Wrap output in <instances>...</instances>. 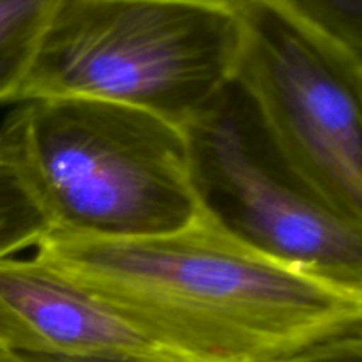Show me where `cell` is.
I'll return each instance as SVG.
<instances>
[{
	"label": "cell",
	"instance_id": "6",
	"mask_svg": "<svg viewBox=\"0 0 362 362\" xmlns=\"http://www.w3.org/2000/svg\"><path fill=\"white\" fill-rule=\"evenodd\" d=\"M0 349L55 359L168 362L110 308L21 255L0 260Z\"/></svg>",
	"mask_w": 362,
	"mask_h": 362
},
{
	"label": "cell",
	"instance_id": "1",
	"mask_svg": "<svg viewBox=\"0 0 362 362\" xmlns=\"http://www.w3.org/2000/svg\"><path fill=\"white\" fill-rule=\"evenodd\" d=\"M30 257L168 362H286L362 325V300L260 257L202 214L144 239L49 232Z\"/></svg>",
	"mask_w": 362,
	"mask_h": 362
},
{
	"label": "cell",
	"instance_id": "10",
	"mask_svg": "<svg viewBox=\"0 0 362 362\" xmlns=\"http://www.w3.org/2000/svg\"><path fill=\"white\" fill-rule=\"evenodd\" d=\"M286 362H362V325Z\"/></svg>",
	"mask_w": 362,
	"mask_h": 362
},
{
	"label": "cell",
	"instance_id": "5",
	"mask_svg": "<svg viewBox=\"0 0 362 362\" xmlns=\"http://www.w3.org/2000/svg\"><path fill=\"white\" fill-rule=\"evenodd\" d=\"M239 20L235 78L293 165L362 223V66L278 0Z\"/></svg>",
	"mask_w": 362,
	"mask_h": 362
},
{
	"label": "cell",
	"instance_id": "8",
	"mask_svg": "<svg viewBox=\"0 0 362 362\" xmlns=\"http://www.w3.org/2000/svg\"><path fill=\"white\" fill-rule=\"evenodd\" d=\"M60 0H0V110L18 103L41 35Z\"/></svg>",
	"mask_w": 362,
	"mask_h": 362
},
{
	"label": "cell",
	"instance_id": "9",
	"mask_svg": "<svg viewBox=\"0 0 362 362\" xmlns=\"http://www.w3.org/2000/svg\"><path fill=\"white\" fill-rule=\"evenodd\" d=\"M362 66V0H278Z\"/></svg>",
	"mask_w": 362,
	"mask_h": 362
},
{
	"label": "cell",
	"instance_id": "11",
	"mask_svg": "<svg viewBox=\"0 0 362 362\" xmlns=\"http://www.w3.org/2000/svg\"><path fill=\"white\" fill-rule=\"evenodd\" d=\"M151 2H163V4H175V6L197 7V9L216 11V13H226L239 16L250 7L264 2V0H151Z\"/></svg>",
	"mask_w": 362,
	"mask_h": 362
},
{
	"label": "cell",
	"instance_id": "2",
	"mask_svg": "<svg viewBox=\"0 0 362 362\" xmlns=\"http://www.w3.org/2000/svg\"><path fill=\"white\" fill-rule=\"evenodd\" d=\"M7 134L55 233L126 240L198 218L182 127L94 99L9 106Z\"/></svg>",
	"mask_w": 362,
	"mask_h": 362
},
{
	"label": "cell",
	"instance_id": "4",
	"mask_svg": "<svg viewBox=\"0 0 362 362\" xmlns=\"http://www.w3.org/2000/svg\"><path fill=\"white\" fill-rule=\"evenodd\" d=\"M184 133L207 221L260 257L362 300V223L293 165L237 78Z\"/></svg>",
	"mask_w": 362,
	"mask_h": 362
},
{
	"label": "cell",
	"instance_id": "13",
	"mask_svg": "<svg viewBox=\"0 0 362 362\" xmlns=\"http://www.w3.org/2000/svg\"><path fill=\"white\" fill-rule=\"evenodd\" d=\"M7 108H9V106H7ZM7 108H2V110H0V120H2L4 113H6V110H7Z\"/></svg>",
	"mask_w": 362,
	"mask_h": 362
},
{
	"label": "cell",
	"instance_id": "7",
	"mask_svg": "<svg viewBox=\"0 0 362 362\" xmlns=\"http://www.w3.org/2000/svg\"><path fill=\"white\" fill-rule=\"evenodd\" d=\"M4 117L0 120V260L34 250L52 232L18 161Z\"/></svg>",
	"mask_w": 362,
	"mask_h": 362
},
{
	"label": "cell",
	"instance_id": "3",
	"mask_svg": "<svg viewBox=\"0 0 362 362\" xmlns=\"http://www.w3.org/2000/svg\"><path fill=\"white\" fill-rule=\"evenodd\" d=\"M239 16L151 0H60L18 103L94 99L193 122L235 78Z\"/></svg>",
	"mask_w": 362,
	"mask_h": 362
},
{
	"label": "cell",
	"instance_id": "12",
	"mask_svg": "<svg viewBox=\"0 0 362 362\" xmlns=\"http://www.w3.org/2000/svg\"><path fill=\"white\" fill-rule=\"evenodd\" d=\"M0 362H32V359L28 356H23V354L0 349Z\"/></svg>",
	"mask_w": 362,
	"mask_h": 362
}]
</instances>
